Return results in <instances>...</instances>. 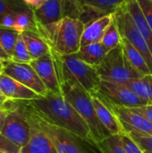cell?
<instances>
[{"label":"cell","mask_w":152,"mask_h":153,"mask_svg":"<svg viewBox=\"0 0 152 153\" xmlns=\"http://www.w3.org/2000/svg\"><path fill=\"white\" fill-rule=\"evenodd\" d=\"M125 84L139 97L152 104V74L133 79Z\"/></svg>","instance_id":"cb8c5ba5"},{"label":"cell","mask_w":152,"mask_h":153,"mask_svg":"<svg viewBox=\"0 0 152 153\" xmlns=\"http://www.w3.org/2000/svg\"><path fill=\"white\" fill-rule=\"evenodd\" d=\"M114 19V13H110L86 24L82 36L81 47L92 43L101 42L107 30L113 22Z\"/></svg>","instance_id":"e0dca14e"},{"label":"cell","mask_w":152,"mask_h":153,"mask_svg":"<svg viewBox=\"0 0 152 153\" xmlns=\"http://www.w3.org/2000/svg\"><path fill=\"white\" fill-rule=\"evenodd\" d=\"M30 65L36 71L37 74L39 76L48 91L62 93L54 59L50 52L37 59H33Z\"/></svg>","instance_id":"4fadbf2b"},{"label":"cell","mask_w":152,"mask_h":153,"mask_svg":"<svg viewBox=\"0 0 152 153\" xmlns=\"http://www.w3.org/2000/svg\"><path fill=\"white\" fill-rule=\"evenodd\" d=\"M85 24L79 19L64 17L60 21L37 26V33L48 44L50 49L62 56L76 54L81 48L82 36Z\"/></svg>","instance_id":"7a4b0ae2"},{"label":"cell","mask_w":152,"mask_h":153,"mask_svg":"<svg viewBox=\"0 0 152 153\" xmlns=\"http://www.w3.org/2000/svg\"><path fill=\"white\" fill-rule=\"evenodd\" d=\"M115 21L118 26L122 38H125L143 56L152 74V53L141 34L139 29L134 23L125 4L120 6L115 13Z\"/></svg>","instance_id":"52a82bcc"},{"label":"cell","mask_w":152,"mask_h":153,"mask_svg":"<svg viewBox=\"0 0 152 153\" xmlns=\"http://www.w3.org/2000/svg\"><path fill=\"white\" fill-rule=\"evenodd\" d=\"M11 105L9 104V107H6V103L5 105L0 108V134H1V131H2V128H3V126H4V120L7 117V115L9 114V112L11 111Z\"/></svg>","instance_id":"d590c367"},{"label":"cell","mask_w":152,"mask_h":153,"mask_svg":"<svg viewBox=\"0 0 152 153\" xmlns=\"http://www.w3.org/2000/svg\"><path fill=\"white\" fill-rule=\"evenodd\" d=\"M37 26L56 22L65 17L64 0H47L41 7L33 10Z\"/></svg>","instance_id":"ac0fdd59"},{"label":"cell","mask_w":152,"mask_h":153,"mask_svg":"<svg viewBox=\"0 0 152 153\" xmlns=\"http://www.w3.org/2000/svg\"><path fill=\"white\" fill-rule=\"evenodd\" d=\"M60 88L61 92L66 100L74 108L90 126L96 145L98 143L110 136V134L100 123L97 116L91 94L89 91L72 80L62 81L60 82Z\"/></svg>","instance_id":"277c9868"},{"label":"cell","mask_w":152,"mask_h":153,"mask_svg":"<svg viewBox=\"0 0 152 153\" xmlns=\"http://www.w3.org/2000/svg\"><path fill=\"white\" fill-rule=\"evenodd\" d=\"M13 101L20 107L28 122L39 129L49 139L59 153H100L93 151L92 148L96 147L73 133L43 119L22 100Z\"/></svg>","instance_id":"3957f363"},{"label":"cell","mask_w":152,"mask_h":153,"mask_svg":"<svg viewBox=\"0 0 152 153\" xmlns=\"http://www.w3.org/2000/svg\"><path fill=\"white\" fill-rule=\"evenodd\" d=\"M28 7L22 0H0V20L5 14Z\"/></svg>","instance_id":"f1b7e54d"},{"label":"cell","mask_w":152,"mask_h":153,"mask_svg":"<svg viewBox=\"0 0 152 153\" xmlns=\"http://www.w3.org/2000/svg\"><path fill=\"white\" fill-rule=\"evenodd\" d=\"M28 121V120H27ZM30 126V139L20 153H59L49 139L36 126Z\"/></svg>","instance_id":"d6986e66"},{"label":"cell","mask_w":152,"mask_h":153,"mask_svg":"<svg viewBox=\"0 0 152 153\" xmlns=\"http://www.w3.org/2000/svg\"><path fill=\"white\" fill-rule=\"evenodd\" d=\"M0 153H5V152H3L2 150H0Z\"/></svg>","instance_id":"60d3db41"},{"label":"cell","mask_w":152,"mask_h":153,"mask_svg":"<svg viewBox=\"0 0 152 153\" xmlns=\"http://www.w3.org/2000/svg\"><path fill=\"white\" fill-rule=\"evenodd\" d=\"M59 83L64 80H72L82 86L90 93L98 89L101 79L97 68L79 59L74 54L62 56L50 49Z\"/></svg>","instance_id":"5b68a950"},{"label":"cell","mask_w":152,"mask_h":153,"mask_svg":"<svg viewBox=\"0 0 152 153\" xmlns=\"http://www.w3.org/2000/svg\"><path fill=\"white\" fill-rule=\"evenodd\" d=\"M0 101H1V102H3V103H4V104H5L6 102H8V101H9V100H8V99L4 95V93H3L1 91H0Z\"/></svg>","instance_id":"74e56055"},{"label":"cell","mask_w":152,"mask_h":153,"mask_svg":"<svg viewBox=\"0 0 152 153\" xmlns=\"http://www.w3.org/2000/svg\"><path fill=\"white\" fill-rule=\"evenodd\" d=\"M0 25L11 28L19 32L33 31L37 33V24L33 10L26 8L15 12H11L0 20Z\"/></svg>","instance_id":"9a60e30c"},{"label":"cell","mask_w":152,"mask_h":153,"mask_svg":"<svg viewBox=\"0 0 152 153\" xmlns=\"http://www.w3.org/2000/svg\"><path fill=\"white\" fill-rule=\"evenodd\" d=\"M4 105H5L4 103H3V102H1V101H0V108H3Z\"/></svg>","instance_id":"ab89813d"},{"label":"cell","mask_w":152,"mask_h":153,"mask_svg":"<svg viewBox=\"0 0 152 153\" xmlns=\"http://www.w3.org/2000/svg\"><path fill=\"white\" fill-rule=\"evenodd\" d=\"M125 6L152 53V30L137 0H127Z\"/></svg>","instance_id":"ffe728a7"},{"label":"cell","mask_w":152,"mask_h":153,"mask_svg":"<svg viewBox=\"0 0 152 153\" xmlns=\"http://www.w3.org/2000/svg\"><path fill=\"white\" fill-rule=\"evenodd\" d=\"M4 74L32 90L39 96H45L48 92V90L30 64L18 63L13 60L7 61L4 64Z\"/></svg>","instance_id":"30bf717a"},{"label":"cell","mask_w":152,"mask_h":153,"mask_svg":"<svg viewBox=\"0 0 152 153\" xmlns=\"http://www.w3.org/2000/svg\"><path fill=\"white\" fill-rule=\"evenodd\" d=\"M107 54L108 51L102 43L97 42L81 47L79 51L74 55L88 65L97 67L103 61Z\"/></svg>","instance_id":"44dd1931"},{"label":"cell","mask_w":152,"mask_h":153,"mask_svg":"<svg viewBox=\"0 0 152 153\" xmlns=\"http://www.w3.org/2000/svg\"><path fill=\"white\" fill-rule=\"evenodd\" d=\"M22 1L31 10H36L41 7L47 0H22Z\"/></svg>","instance_id":"e575fe53"},{"label":"cell","mask_w":152,"mask_h":153,"mask_svg":"<svg viewBox=\"0 0 152 153\" xmlns=\"http://www.w3.org/2000/svg\"><path fill=\"white\" fill-rule=\"evenodd\" d=\"M128 135L137 143L143 152L152 153V135L139 133H129Z\"/></svg>","instance_id":"f546056e"},{"label":"cell","mask_w":152,"mask_h":153,"mask_svg":"<svg viewBox=\"0 0 152 153\" xmlns=\"http://www.w3.org/2000/svg\"><path fill=\"white\" fill-rule=\"evenodd\" d=\"M107 103L118 117L126 134L129 133H139L152 135V124L142 115L133 111L132 108L116 106L108 101Z\"/></svg>","instance_id":"8fae6325"},{"label":"cell","mask_w":152,"mask_h":153,"mask_svg":"<svg viewBox=\"0 0 152 153\" xmlns=\"http://www.w3.org/2000/svg\"><path fill=\"white\" fill-rule=\"evenodd\" d=\"M97 150L100 153H126L122 143V135H110L98 143Z\"/></svg>","instance_id":"d4e9b609"},{"label":"cell","mask_w":152,"mask_h":153,"mask_svg":"<svg viewBox=\"0 0 152 153\" xmlns=\"http://www.w3.org/2000/svg\"><path fill=\"white\" fill-rule=\"evenodd\" d=\"M132 109L133 111L137 112L138 114L142 115L143 117H145L148 121H150L152 124V104L138 107V108H132Z\"/></svg>","instance_id":"836d02e7"},{"label":"cell","mask_w":152,"mask_h":153,"mask_svg":"<svg viewBox=\"0 0 152 153\" xmlns=\"http://www.w3.org/2000/svg\"><path fill=\"white\" fill-rule=\"evenodd\" d=\"M96 68L102 81L111 82L125 84L133 79L143 76L127 60L121 44L108 52L103 61Z\"/></svg>","instance_id":"8992f818"},{"label":"cell","mask_w":152,"mask_h":153,"mask_svg":"<svg viewBox=\"0 0 152 153\" xmlns=\"http://www.w3.org/2000/svg\"><path fill=\"white\" fill-rule=\"evenodd\" d=\"M121 45L125 56L136 71H138L142 75L151 74V72L142 54L125 38H122Z\"/></svg>","instance_id":"603a6c76"},{"label":"cell","mask_w":152,"mask_h":153,"mask_svg":"<svg viewBox=\"0 0 152 153\" xmlns=\"http://www.w3.org/2000/svg\"><path fill=\"white\" fill-rule=\"evenodd\" d=\"M122 143L126 153H144L137 143L128 134L122 135Z\"/></svg>","instance_id":"4dcf8cb0"},{"label":"cell","mask_w":152,"mask_h":153,"mask_svg":"<svg viewBox=\"0 0 152 153\" xmlns=\"http://www.w3.org/2000/svg\"><path fill=\"white\" fill-rule=\"evenodd\" d=\"M144 153H151V152H144Z\"/></svg>","instance_id":"b9f144b4"},{"label":"cell","mask_w":152,"mask_h":153,"mask_svg":"<svg viewBox=\"0 0 152 153\" xmlns=\"http://www.w3.org/2000/svg\"><path fill=\"white\" fill-rule=\"evenodd\" d=\"M152 30V0H137Z\"/></svg>","instance_id":"d6a6232c"},{"label":"cell","mask_w":152,"mask_h":153,"mask_svg":"<svg viewBox=\"0 0 152 153\" xmlns=\"http://www.w3.org/2000/svg\"><path fill=\"white\" fill-rule=\"evenodd\" d=\"M127 0H64L65 16L78 19L79 12L83 7L98 10L105 14L115 13Z\"/></svg>","instance_id":"7c38bea8"},{"label":"cell","mask_w":152,"mask_h":153,"mask_svg":"<svg viewBox=\"0 0 152 153\" xmlns=\"http://www.w3.org/2000/svg\"><path fill=\"white\" fill-rule=\"evenodd\" d=\"M22 36L32 59H37L50 52L48 44L39 34L33 31H24L22 32Z\"/></svg>","instance_id":"7402d4cb"},{"label":"cell","mask_w":152,"mask_h":153,"mask_svg":"<svg viewBox=\"0 0 152 153\" xmlns=\"http://www.w3.org/2000/svg\"><path fill=\"white\" fill-rule=\"evenodd\" d=\"M0 58H1L2 60L5 61V62L11 61V60H12V57L5 52V50L3 48V47L1 46V44H0Z\"/></svg>","instance_id":"8d00e7d4"},{"label":"cell","mask_w":152,"mask_h":153,"mask_svg":"<svg viewBox=\"0 0 152 153\" xmlns=\"http://www.w3.org/2000/svg\"><path fill=\"white\" fill-rule=\"evenodd\" d=\"M4 64H5V61L2 60L0 58V74H4Z\"/></svg>","instance_id":"f35d334b"},{"label":"cell","mask_w":152,"mask_h":153,"mask_svg":"<svg viewBox=\"0 0 152 153\" xmlns=\"http://www.w3.org/2000/svg\"><path fill=\"white\" fill-rule=\"evenodd\" d=\"M9 102L12 108L4 120L1 134L22 149L30 139V126L20 107L13 100Z\"/></svg>","instance_id":"ba28073f"},{"label":"cell","mask_w":152,"mask_h":153,"mask_svg":"<svg viewBox=\"0 0 152 153\" xmlns=\"http://www.w3.org/2000/svg\"><path fill=\"white\" fill-rule=\"evenodd\" d=\"M22 101L46 121L73 133L96 147L90 126L62 93L48 91L38 99Z\"/></svg>","instance_id":"6da1fadb"},{"label":"cell","mask_w":152,"mask_h":153,"mask_svg":"<svg viewBox=\"0 0 152 153\" xmlns=\"http://www.w3.org/2000/svg\"><path fill=\"white\" fill-rule=\"evenodd\" d=\"M0 150L5 153H20L21 148L11 143L3 134H0Z\"/></svg>","instance_id":"1f68e13d"},{"label":"cell","mask_w":152,"mask_h":153,"mask_svg":"<svg viewBox=\"0 0 152 153\" xmlns=\"http://www.w3.org/2000/svg\"><path fill=\"white\" fill-rule=\"evenodd\" d=\"M0 91L9 100H31L40 97L32 90L4 74H0Z\"/></svg>","instance_id":"2e32d148"},{"label":"cell","mask_w":152,"mask_h":153,"mask_svg":"<svg viewBox=\"0 0 152 153\" xmlns=\"http://www.w3.org/2000/svg\"><path fill=\"white\" fill-rule=\"evenodd\" d=\"M121 42H122V37H121L118 26L114 19L113 22L110 24V26L107 30L101 40V43L106 48V50L109 52L110 50L118 47L121 44Z\"/></svg>","instance_id":"4316f807"},{"label":"cell","mask_w":152,"mask_h":153,"mask_svg":"<svg viewBox=\"0 0 152 153\" xmlns=\"http://www.w3.org/2000/svg\"><path fill=\"white\" fill-rule=\"evenodd\" d=\"M92 102L100 123L108 131L110 135H123L126 134L125 131L116 116L115 112L107 103V101L99 96L97 93H90Z\"/></svg>","instance_id":"5bb4252c"},{"label":"cell","mask_w":152,"mask_h":153,"mask_svg":"<svg viewBox=\"0 0 152 153\" xmlns=\"http://www.w3.org/2000/svg\"><path fill=\"white\" fill-rule=\"evenodd\" d=\"M12 60L18 63H24V64H30L33 59L30 55V52L26 47V44L22 39V33L19 34L14 49L13 54L12 56Z\"/></svg>","instance_id":"83f0119b"},{"label":"cell","mask_w":152,"mask_h":153,"mask_svg":"<svg viewBox=\"0 0 152 153\" xmlns=\"http://www.w3.org/2000/svg\"><path fill=\"white\" fill-rule=\"evenodd\" d=\"M20 33L21 32L11 28L0 25V44L11 57L13 56V49Z\"/></svg>","instance_id":"484cf974"},{"label":"cell","mask_w":152,"mask_h":153,"mask_svg":"<svg viewBox=\"0 0 152 153\" xmlns=\"http://www.w3.org/2000/svg\"><path fill=\"white\" fill-rule=\"evenodd\" d=\"M93 93H97L105 100L114 105L129 108H134L150 104L131 91L125 84L117 82L101 80L98 89Z\"/></svg>","instance_id":"9c48e42d"}]
</instances>
